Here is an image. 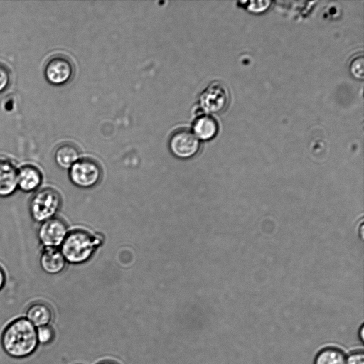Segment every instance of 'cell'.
<instances>
[{
	"label": "cell",
	"mask_w": 364,
	"mask_h": 364,
	"mask_svg": "<svg viewBox=\"0 0 364 364\" xmlns=\"http://www.w3.org/2000/svg\"><path fill=\"white\" fill-rule=\"evenodd\" d=\"M1 343L4 351L12 358L29 356L38 346L36 328L25 317L16 318L4 329Z\"/></svg>",
	"instance_id": "1"
},
{
	"label": "cell",
	"mask_w": 364,
	"mask_h": 364,
	"mask_svg": "<svg viewBox=\"0 0 364 364\" xmlns=\"http://www.w3.org/2000/svg\"><path fill=\"white\" fill-rule=\"evenodd\" d=\"M100 243V237L83 230H75L68 233L60 252L67 262L81 264L92 257Z\"/></svg>",
	"instance_id": "2"
},
{
	"label": "cell",
	"mask_w": 364,
	"mask_h": 364,
	"mask_svg": "<svg viewBox=\"0 0 364 364\" xmlns=\"http://www.w3.org/2000/svg\"><path fill=\"white\" fill-rule=\"evenodd\" d=\"M62 203L59 193L52 188H45L37 191L29 204L32 218L39 223L54 218Z\"/></svg>",
	"instance_id": "3"
},
{
	"label": "cell",
	"mask_w": 364,
	"mask_h": 364,
	"mask_svg": "<svg viewBox=\"0 0 364 364\" xmlns=\"http://www.w3.org/2000/svg\"><path fill=\"white\" fill-rule=\"evenodd\" d=\"M102 169L97 161L92 159H80L69 168L72 183L82 188L95 186L100 180Z\"/></svg>",
	"instance_id": "4"
},
{
	"label": "cell",
	"mask_w": 364,
	"mask_h": 364,
	"mask_svg": "<svg viewBox=\"0 0 364 364\" xmlns=\"http://www.w3.org/2000/svg\"><path fill=\"white\" fill-rule=\"evenodd\" d=\"M74 70L73 63L69 57L63 54H56L46 63L44 76L50 84L60 86L73 78Z\"/></svg>",
	"instance_id": "5"
},
{
	"label": "cell",
	"mask_w": 364,
	"mask_h": 364,
	"mask_svg": "<svg viewBox=\"0 0 364 364\" xmlns=\"http://www.w3.org/2000/svg\"><path fill=\"white\" fill-rule=\"evenodd\" d=\"M168 146L171 152L176 157L188 159L198 153L200 143L191 131L187 129H179L171 134Z\"/></svg>",
	"instance_id": "6"
},
{
	"label": "cell",
	"mask_w": 364,
	"mask_h": 364,
	"mask_svg": "<svg viewBox=\"0 0 364 364\" xmlns=\"http://www.w3.org/2000/svg\"><path fill=\"white\" fill-rule=\"evenodd\" d=\"M68 233L65 223L54 217L41 223L38 230V237L45 247H57L61 245Z\"/></svg>",
	"instance_id": "7"
},
{
	"label": "cell",
	"mask_w": 364,
	"mask_h": 364,
	"mask_svg": "<svg viewBox=\"0 0 364 364\" xmlns=\"http://www.w3.org/2000/svg\"><path fill=\"white\" fill-rule=\"evenodd\" d=\"M199 102L204 111L209 113L220 112L228 105V90L223 84L214 82L202 92Z\"/></svg>",
	"instance_id": "8"
},
{
	"label": "cell",
	"mask_w": 364,
	"mask_h": 364,
	"mask_svg": "<svg viewBox=\"0 0 364 364\" xmlns=\"http://www.w3.org/2000/svg\"><path fill=\"white\" fill-rule=\"evenodd\" d=\"M24 317L36 328H38L50 324L53 317V311L49 303L43 300H37L31 302L27 306Z\"/></svg>",
	"instance_id": "9"
},
{
	"label": "cell",
	"mask_w": 364,
	"mask_h": 364,
	"mask_svg": "<svg viewBox=\"0 0 364 364\" xmlns=\"http://www.w3.org/2000/svg\"><path fill=\"white\" fill-rule=\"evenodd\" d=\"M43 175L33 165H24L17 172V188L26 193L33 192L41 186Z\"/></svg>",
	"instance_id": "10"
},
{
	"label": "cell",
	"mask_w": 364,
	"mask_h": 364,
	"mask_svg": "<svg viewBox=\"0 0 364 364\" xmlns=\"http://www.w3.org/2000/svg\"><path fill=\"white\" fill-rule=\"evenodd\" d=\"M17 172L11 161L0 159V197L10 196L18 188Z\"/></svg>",
	"instance_id": "11"
},
{
	"label": "cell",
	"mask_w": 364,
	"mask_h": 364,
	"mask_svg": "<svg viewBox=\"0 0 364 364\" xmlns=\"http://www.w3.org/2000/svg\"><path fill=\"white\" fill-rule=\"evenodd\" d=\"M66 264L60 250L56 247H45L40 257V265L42 269L50 274L61 272Z\"/></svg>",
	"instance_id": "12"
},
{
	"label": "cell",
	"mask_w": 364,
	"mask_h": 364,
	"mask_svg": "<svg viewBox=\"0 0 364 364\" xmlns=\"http://www.w3.org/2000/svg\"><path fill=\"white\" fill-rule=\"evenodd\" d=\"M192 129V132L198 139L210 140L217 134L218 125L213 117L203 114L194 120Z\"/></svg>",
	"instance_id": "13"
},
{
	"label": "cell",
	"mask_w": 364,
	"mask_h": 364,
	"mask_svg": "<svg viewBox=\"0 0 364 364\" xmlns=\"http://www.w3.org/2000/svg\"><path fill=\"white\" fill-rule=\"evenodd\" d=\"M54 159L58 166L64 169H69L80 159L79 149L73 143L60 144L55 149Z\"/></svg>",
	"instance_id": "14"
},
{
	"label": "cell",
	"mask_w": 364,
	"mask_h": 364,
	"mask_svg": "<svg viewBox=\"0 0 364 364\" xmlns=\"http://www.w3.org/2000/svg\"><path fill=\"white\" fill-rule=\"evenodd\" d=\"M346 357L341 349L336 347H326L316 355L314 364H346Z\"/></svg>",
	"instance_id": "15"
},
{
	"label": "cell",
	"mask_w": 364,
	"mask_h": 364,
	"mask_svg": "<svg viewBox=\"0 0 364 364\" xmlns=\"http://www.w3.org/2000/svg\"><path fill=\"white\" fill-rule=\"evenodd\" d=\"M36 336L38 344L47 345L53 341L55 333L53 326L50 324L36 328Z\"/></svg>",
	"instance_id": "16"
},
{
	"label": "cell",
	"mask_w": 364,
	"mask_h": 364,
	"mask_svg": "<svg viewBox=\"0 0 364 364\" xmlns=\"http://www.w3.org/2000/svg\"><path fill=\"white\" fill-rule=\"evenodd\" d=\"M350 70L353 76L358 79L364 77V58L363 55L355 57L350 65Z\"/></svg>",
	"instance_id": "17"
},
{
	"label": "cell",
	"mask_w": 364,
	"mask_h": 364,
	"mask_svg": "<svg viewBox=\"0 0 364 364\" xmlns=\"http://www.w3.org/2000/svg\"><path fill=\"white\" fill-rule=\"evenodd\" d=\"M11 82V73L6 65L0 63V93L5 91Z\"/></svg>",
	"instance_id": "18"
},
{
	"label": "cell",
	"mask_w": 364,
	"mask_h": 364,
	"mask_svg": "<svg viewBox=\"0 0 364 364\" xmlns=\"http://www.w3.org/2000/svg\"><path fill=\"white\" fill-rule=\"evenodd\" d=\"M270 4V1H252L248 5V9L255 13L262 12L269 6Z\"/></svg>",
	"instance_id": "19"
},
{
	"label": "cell",
	"mask_w": 364,
	"mask_h": 364,
	"mask_svg": "<svg viewBox=\"0 0 364 364\" xmlns=\"http://www.w3.org/2000/svg\"><path fill=\"white\" fill-rule=\"evenodd\" d=\"M346 364H364V352L355 350L350 353L346 358Z\"/></svg>",
	"instance_id": "20"
},
{
	"label": "cell",
	"mask_w": 364,
	"mask_h": 364,
	"mask_svg": "<svg viewBox=\"0 0 364 364\" xmlns=\"http://www.w3.org/2000/svg\"><path fill=\"white\" fill-rule=\"evenodd\" d=\"M5 282H6V274H5L4 269L0 266V291L4 288Z\"/></svg>",
	"instance_id": "21"
},
{
	"label": "cell",
	"mask_w": 364,
	"mask_h": 364,
	"mask_svg": "<svg viewBox=\"0 0 364 364\" xmlns=\"http://www.w3.org/2000/svg\"><path fill=\"white\" fill-rule=\"evenodd\" d=\"M358 336L362 342L364 341V327L362 325L360 328V330L358 331Z\"/></svg>",
	"instance_id": "22"
},
{
	"label": "cell",
	"mask_w": 364,
	"mask_h": 364,
	"mask_svg": "<svg viewBox=\"0 0 364 364\" xmlns=\"http://www.w3.org/2000/svg\"><path fill=\"white\" fill-rule=\"evenodd\" d=\"M99 364H117V363L115 362H113V361H110V360H105V361L100 363Z\"/></svg>",
	"instance_id": "23"
}]
</instances>
